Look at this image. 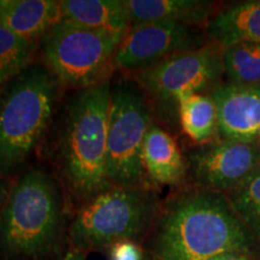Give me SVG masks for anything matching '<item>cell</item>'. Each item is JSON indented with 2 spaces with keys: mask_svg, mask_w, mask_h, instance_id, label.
<instances>
[{
  "mask_svg": "<svg viewBox=\"0 0 260 260\" xmlns=\"http://www.w3.org/2000/svg\"><path fill=\"white\" fill-rule=\"evenodd\" d=\"M4 187H3L2 181H0V217H2V212H3V207H4Z\"/></svg>",
  "mask_w": 260,
  "mask_h": 260,
  "instance_id": "24",
  "label": "cell"
},
{
  "mask_svg": "<svg viewBox=\"0 0 260 260\" xmlns=\"http://www.w3.org/2000/svg\"><path fill=\"white\" fill-rule=\"evenodd\" d=\"M111 92L110 81L80 90L59 119L54 161L65 194L79 207L112 188L106 177Z\"/></svg>",
  "mask_w": 260,
  "mask_h": 260,
  "instance_id": "3",
  "label": "cell"
},
{
  "mask_svg": "<svg viewBox=\"0 0 260 260\" xmlns=\"http://www.w3.org/2000/svg\"><path fill=\"white\" fill-rule=\"evenodd\" d=\"M182 130L198 145H209L219 136L218 112L212 96L199 92L181 94L176 99Z\"/></svg>",
  "mask_w": 260,
  "mask_h": 260,
  "instance_id": "17",
  "label": "cell"
},
{
  "mask_svg": "<svg viewBox=\"0 0 260 260\" xmlns=\"http://www.w3.org/2000/svg\"><path fill=\"white\" fill-rule=\"evenodd\" d=\"M133 24L172 22L199 27L209 24L213 3L206 0H125Z\"/></svg>",
  "mask_w": 260,
  "mask_h": 260,
  "instance_id": "14",
  "label": "cell"
},
{
  "mask_svg": "<svg viewBox=\"0 0 260 260\" xmlns=\"http://www.w3.org/2000/svg\"><path fill=\"white\" fill-rule=\"evenodd\" d=\"M258 142L260 144V136H259V139H258Z\"/></svg>",
  "mask_w": 260,
  "mask_h": 260,
  "instance_id": "25",
  "label": "cell"
},
{
  "mask_svg": "<svg viewBox=\"0 0 260 260\" xmlns=\"http://www.w3.org/2000/svg\"><path fill=\"white\" fill-rule=\"evenodd\" d=\"M60 21L57 0H0V24L27 40H41Z\"/></svg>",
  "mask_w": 260,
  "mask_h": 260,
  "instance_id": "13",
  "label": "cell"
},
{
  "mask_svg": "<svg viewBox=\"0 0 260 260\" xmlns=\"http://www.w3.org/2000/svg\"><path fill=\"white\" fill-rule=\"evenodd\" d=\"M142 165L148 187L178 186L188 175L187 160L172 136L152 124L142 148Z\"/></svg>",
  "mask_w": 260,
  "mask_h": 260,
  "instance_id": "12",
  "label": "cell"
},
{
  "mask_svg": "<svg viewBox=\"0 0 260 260\" xmlns=\"http://www.w3.org/2000/svg\"><path fill=\"white\" fill-rule=\"evenodd\" d=\"M223 50L211 42L198 50L182 52L138 71L135 80L158 100L176 103L181 94L199 92L224 73Z\"/></svg>",
  "mask_w": 260,
  "mask_h": 260,
  "instance_id": "8",
  "label": "cell"
},
{
  "mask_svg": "<svg viewBox=\"0 0 260 260\" xmlns=\"http://www.w3.org/2000/svg\"><path fill=\"white\" fill-rule=\"evenodd\" d=\"M226 195L236 213L260 246V168L241 186Z\"/></svg>",
  "mask_w": 260,
  "mask_h": 260,
  "instance_id": "20",
  "label": "cell"
},
{
  "mask_svg": "<svg viewBox=\"0 0 260 260\" xmlns=\"http://www.w3.org/2000/svg\"><path fill=\"white\" fill-rule=\"evenodd\" d=\"M73 219L60 182L32 168L22 175L0 217V260H60Z\"/></svg>",
  "mask_w": 260,
  "mask_h": 260,
  "instance_id": "2",
  "label": "cell"
},
{
  "mask_svg": "<svg viewBox=\"0 0 260 260\" xmlns=\"http://www.w3.org/2000/svg\"><path fill=\"white\" fill-rule=\"evenodd\" d=\"M124 35L61 19L41 39L42 63L58 84L79 90L92 88L110 81Z\"/></svg>",
  "mask_w": 260,
  "mask_h": 260,
  "instance_id": "6",
  "label": "cell"
},
{
  "mask_svg": "<svg viewBox=\"0 0 260 260\" xmlns=\"http://www.w3.org/2000/svg\"><path fill=\"white\" fill-rule=\"evenodd\" d=\"M212 260H258L252 258V256L245 255V254H237V253H230V254H224L220 255L218 258L212 259Z\"/></svg>",
  "mask_w": 260,
  "mask_h": 260,
  "instance_id": "23",
  "label": "cell"
},
{
  "mask_svg": "<svg viewBox=\"0 0 260 260\" xmlns=\"http://www.w3.org/2000/svg\"><path fill=\"white\" fill-rule=\"evenodd\" d=\"M152 125L144 98L130 84L111 92L107 129L106 177L112 187L149 188L142 165V148Z\"/></svg>",
  "mask_w": 260,
  "mask_h": 260,
  "instance_id": "7",
  "label": "cell"
},
{
  "mask_svg": "<svg viewBox=\"0 0 260 260\" xmlns=\"http://www.w3.org/2000/svg\"><path fill=\"white\" fill-rule=\"evenodd\" d=\"M60 260H87V253L79 251V249L70 248L69 252Z\"/></svg>",
  "mask_w": 260,
  "mask_h": 260,
  "instance_id": "22",
  "label": "cell"
},
{
  "mask_svg": "<svg viewBox=\"0 0 260 260\" xmlns=\"http://www.w3.org/2000/svg\"><path fill=\"white\" fill-rule=\"evenodd\" d=\"M0 100V172L23 167L41 144L57 104L58 82L44 64H31L10 81Z\"/></svg>",
  "mask_w": 260,
  "mask_h": 260,
  "instance_id": "4",
  "label": "cell"
},
{
  "mask_svg": "<svg viewBox=\"0 0 260 260\" xmlns=\"http://www.w3.org/2000/svg\"><path fill=\"white\" fill-rule=\"evenodd\" d=\"M61 19L80 27L125 34L132 22L125 0H64Z\"/></svg>",
  "mask_w": 260,
  "mask_h": 260,
  "instance_id": "15",
  "label": "cell"
},
{
  "mask_svg": "<svg viewBox=\"0 0 260 260\" xmlns=\"http://www.w3.org/2000/svg\"><path fill=\"white\" fill-rule=\"evenodd\" d=\"M219 136L224 141L256 142L260 136V86L224 84L213 89Z\"/></svg>",
  "mask_w": 260,
  "mask_h": 260,
  "instance_id": "11",
  "label": "cell"
},
{
  "mask_svg": "<svg viewBox=\"0 0 260 260\" xmlns=\"http://www.w3.org/2000/svg\"><path fill=\"white\" fill-rule=\"evenodd\" d=\"M198 188L229 193L260 168V144L222 141L201 146L187 159Z\"/></svg>",
  "mask_w": 260,
  "mask_h": 260,
  "instance_id": "10",
  "label": "cell"
},
{
  "mask_svg": "<svg viewBox=\"0 0 260 260\" xmlns=\"http://www.w3.org/2000/svg\"><path fill=\"white\" fill-rule=\"evenodd\" d=\"M110 260H144L145 249L135 241H121L109 249Z\"/></svg>",
  "mask_w": 260,
  "mask_h": 260,
  "instance_id": "21",
  "label": "cell"
},
{
  "mask_svg": "<svg viewBox=\"0 0 260 260\" xmlns=\"http://www.w3.org/2000/svg\"><path fill=\"white\" fill-rule=\"evenodd\" d=\"M211 41L223 48L240 44H260V0L239 3L224 9L207 24Z\"/></svg>",
  "mask_w": 260,
  "mask_h": 260,
  "instance_id": "16",
  "label": "cell"
},
{
  "mask_svg": "<svg viewBox=\"0 0 260 260\" xmlns=\"http://www.w3.org/2000/svg\"><path fill=\"white\" fill-rule=\"evenodd\" d=\"M223 70L230 84L260 86V44L240 42L224 48Z\"/></svg>",
  "mask_w": 260,
  "mask_h": 260,
  "instance_id": "18",
  "label": "cell"
},
{
  "mask_svg": "<svg viewBox=\"0 0 260 260\" xmlns=\"http://www.w3.org/2000/svg\"><path fill=\"white\" fill-rule=\"evenodd\" d=\"M160 209V200L151 188H110L75 211L69 228L70 248L88 254L109 251L117 242L141 241Z\"/></svg>",
  "mask_w": 260,
  "mask_h": 260,
  "instance_id": "5",
  "label": "cell"
},
{
  "mask_svg": "<svg viewBox=\"0 0 260 260\" xmlns=\"http://www.w3.org/2000/svg\"><path fill=\"white\" fill-rule=\"evenodd\" d=\"M37 44L0 24V87L30 67Z\"/></svg>",
  "mask_w": 260,
  "mask_h": 260,
  "instance_id": "19",
  "label": "cell"
},
{
  "mask_svg": "<svg viewBox=\"0 0 260 260\" xmlns=\"http://www.w3.org/2000/svg\"><path fill=\"white\" fill-rule=\"evenodd\" d=\"M145 253L149 260H212L237 253L260 260V246L226 194L191 189L161 206Z\"/></svg>",
  "mask_w": 260,
  "mask_h": 260,
  "instance_id": "1",
  "label": "cell"
},
{
  "mask_svg": "<svg viewBox=\"0 0 260 260\" xmlns=\"http://www.w3.org/2000/svg\"><path fill=\"white\" fill-rule=\"evenodd\" d=\"M195 27L172 22H147L130 25L116 52V69L138 71L182 52L205 46Z\"/></svg>",
  "mask_w": 260,
  "mask_h": 260,
  "instance_id": "9",
  "label": "cell"
}]
</instances>
